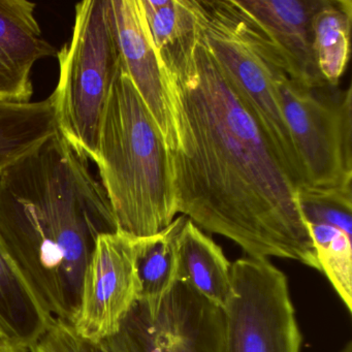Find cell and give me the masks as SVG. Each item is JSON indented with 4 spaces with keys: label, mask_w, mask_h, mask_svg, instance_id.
I'll return each instance as SVG.
<instances>
[{
    "label": "cell",
    "mask_w": 352,
    "mask_h": 352,
    "mask_svg": "<svg viewBox=\"0 0 352 352\" xmlns=\"http://www.w3.org/2000/svg\"><path fill=\"white\" fill-rule=\"evenodd\" d=\"M157 55L178 214L230 239L248 256L292 259L319 270L300 188L208 48L197 0L192 25Z\"/></svg>",
    "instance_id": "6da1fadb"
},
{
    "label": "cell",
    "mask_w": 352,
    "mask_h": 352,
    "mask_svg": "<svg viewBox=\"0 0 352 352\" xmlns=\"http://www.w3.org/2000/svg\"><path fill=\"white\" fill-rule=\"evenodd\" d=\"M116 230L89 160L59 133L0 176V243L55 320L73 324L96 240Z\"/></svg>",
    "instance_id": "7a4b0ae2"
},
{
    "label": "cell",
    "mask_w": 352,
    "mask_h": 352,
    "mask_svg": "<svg viewBox=\"0 0 352 352\" xmlns=\"http://www.w3.org/2000/svg\"><path fill=\"white\" fill-rule=\"evenodd\" d=\"M94 162L117 230L144 238L174 221L178 211L168 150L122 63L104 109Z\"/></svg>",
    "instance_id": "3957f363"
},
{
    "label": "cell",
    "mask_w": 352,
    "mask_h": 352,
    "mask_svg": "<svg viewBox=\"0 0 352 352\" xmlns=\"http://www.w3.org/2000/svg\"><path fill=\"white\" fill-rule=\"evenodd\" d=\"M197 3L208 48L250 107L302 191V166L284 120L278 88L282 74H290L283 55L236 0H197Z\"/></svg>",
    "instance_id": "277c9868"
},
{
    "label": "cell",
    "mask_w": 352,
    "mask_h": 352,
    "mask_svg": "<svg viewBox=\"0 0 352 352\" xmlns=\"http://www.w3.org/2000/svg\"><path fill=\"white\" fill-rule=\"evenodd\" d=\"M56 57L59 78L51 98L58 133L94 162L104 109L121 67L109 0L76 5L71 41Z\"/></svg>",
    "instance_id": "5b68a950"
},
{
    "label": "cell",
    "mask_w": 352,
    "mask_h": 352,
    "mask_svg": "<svg viewBox=\"0 0 352 352\" xmlns=\"http://www.w3.org/2000/svg\"><path fill=\"white\" fill-rule=\"evenodd\" d=\"M278 88L302 166L300 193L352 197L351 86L306 85L284 72Z\"/></svg>",
    "instance_id": "8992f818"
},
{
    "label": "cell",
    "mask_w": 352,
    "mask_h": 352,
    "mask_svg": "<svg viewBox=\"0 0 352 352\" xmlns=\"http://www.w3.org/2000/svg\"><path fill=\"white\" fill-rule=\"evenodd\" d=\"M232 296L223 312L222 352H300L302 335L287 278L269 259L232 263Z\"/></svg>",
    "instance_id": "52a82bcc"
},
{
    "label": "cell",
    "mask_w": 352,
    "mask_h": 352,
    "mask_svg": "<svg viewBox=\"0 0 352 352\" xmlns=\"http://www.w3.org/2000/svg\"><path fill=\"white\" fill-rule=\"evenodd\" d=\"M113 352H222L223 312L182 282L162 300H138L116 335Z\"/></svg>",
    "instance_id": "ba28073f"
},
{
    "label": "cell",
    "mask_w": 352,
    "mask_h": 352,
    "mask_svg": "<svg viewBox=\"0 0 352 352\" xmlns=\"http://www.w3.org/2000/svg\"><path fill=\"white\" fill-rule=\"evenodd\" d=\"M135 241L120 230L98 236L86 265L79 308L71 325L80 337L96 343L110 339L140 300Z\"/></svg>",
    "instance_id": "9c48e42d"
},
{
    "label": "cell",
    "mask_w": 352,
    "mask_h": 352,
    "mask_svg": "<svg viewBox=\"0 0 352 352\" xmlns=\"http://www.w3.org/2000/svg\"><path fill=\"white\" fill-rule=\"evenodd\" d=\"M36 10L28 0H0V102H32L34 65L56 57L58 50L44 38Z\"/></svg>",
    "instance_id": "30bf717a"
},
{
    "label": "cell",
    "mask_w": 352,
    "mask_h": 352,
    "mask_svg": "<svg viewBox=\"0 0 352 352\" xmlns=\"http://www.w3.org/2000/svg\"><path fill=\"white\" fill-rule=\"evenodd\" d=\"M109 6L123 69L151 113L168 149L170 125L162 69L141 0H109Z\"/></svg>",
    "instance_id": "8fae6325"
},
{
    "label": "cell",
    "mask_w": 352,
    "mask_h": 352,
    "mask_svg": "<svg viewBox=\"0 0 352 352\" xmlns=\"http://www.w3.org/2000/svg\"><path fill=\"white\" fill-rule=\"evenodd\" d=\"M279 49L294 79L310 86L327 83L312 49V18L322 0H236Z\"/></svg>",
    "instance_id": "7c38bea8"
},
{
    "label": "cell",
    "mask_w": 352,
    "mask_h": 352,
    "mask_svg": "<svg viewBox=\"0 0 352 352\" xmlns=\"http://www.w3.org/2000/svg\"><path fill=\"white\" fill-rule=\"evenodd\" d=\"M177 281L221 310L232 296V263L221 247L188 218L179 236Z\"/></svg>",
    "instance_id": "4fadbf2b"
},
{
    "label": "cell",
    "mask_w": 352,
    "mask_h": 352,
    "mask_svg": "<svg viewBox=\"0 0 352 352\" xmlns=\"http://www.w3.org/2000/svg\"><path fill=\"white\" fill-rule=\"evenodd\" d=\"M54 320L0 243V333L6 343L30 350Z\"/></svg>",
    "instance_id": "5bb4252c"
},
{
    "label": "cell",
    "mask_w": 352,
    "mask_h": 352,
    "mask_svg": "<svg viewBox=\"0 0 352 352\" xmlns=\"http://www.w3.org/2000/svg\"><path fill=\"white\" fill-rule=\"evenodd\" d=\"M57 133L51 96L26 104L0 102V176Z\"/></svg>",
    "instance_id": "9a60e30c"
},
{
    "label": "cell",
    "mask_w": 352,
    "mask_h": 352,
    "mask_svg": "<svg viewBox=\"0 0 352 352\" xmlns=\"http://www.w3.org/2000/svg\"><path fill=\"white\" fill-rule=\"evenodd\" d=\"M351 0H322L312 18V49L319 75L339 86L350 57Z\"/></svg>",
    "instance_id": "2e32d148"
},
{
    "label": "cell",
    "mask_w": 352,
    "mask_h": 352,
    "mask_svg": "<svg viewBox=\"0 0 352 352\" xmlns=\"http://www.w3.org/2000/svg\"><path fill=\"white\" fill-rule=\"evenodd\" d=\"M187 217L180 215L153 236L135 238V263L141 283L140 300L157 302L177 282L179 236Z\"/></svg>",
    "instance_id": "e0dca14e"
},
{
    "label": "cell",
    "mask_w": 352,
    "mask_h": 352,
    "mask_svg": "<svg viewBox=\"0 0 352 352\" xmlns=\"http://www.w3.org/2000/svg\"><path fill=\"white\" fill-rule=\"evenodd\" d=\"M310 232L319 271L323 272L333 289L352 311L351 234L333 226L306 222Z\"/></svg>",
    "instance_id": "ac0fdd59"
},
{
    "label": "cell",
    "mask_w": 352,
    "mask_h": 352,
    "mask_svg": "<svg viewBox=\"0 0 352 352\" xmlns=\"http://www.w3.org/2000/svg\"><path fill=\"white\" fill-rule=\"evenodd\" d=\"M156 50L178 40L192 25L195 0H141Z\"/></svg>",
    "instance_id": "d6986e66"
},
{
    "label": "cell",
    "mask_w": 352,
    "mask_h": 352,
    "mask_svg": "<svg viewBox=\"0 0 352 352\" xmlns=\"http://www.w3.org/2000/svg\"><path fill=\"white\" fill-rule=\"evenodd\" d=\"M30 352H113L104 343L80 337L73 327L54 320L48 331L30 348Z\"/></svg>",
    "instance_id": "ffe728a7"
},
{
    "label": "cell",
    "mask_w": 352,
    "mask_h": 352,
    "mask_svg": "<svg viewBox=\"0 0 352 352\" xmlns=\"http://www.w3.org/2000/svg\"><path fill=\"white\" fill-rule=\"evenodd\" d=\"M0 352H30V350L8 343H0Z\"/></svg>",
    "instance_id": "44dd1931"
},
{
    "label": "cell",
    "mask_w": 352,
    "mask_h": 352,
    "mask_svg": "<svg viewBox=\"0 0 352 352\" xmlns=\"http://www.w3.org/2000/svg\"><path fill=\"white\" fill-rule=\"evenodd\" d=\"M340 352H352V342L349 341Z\"/></svg>",
    "instance_id": "7402d4cb"
},
{
    "label": "cell",
    "mask_w": 352,
    "mask_h": 352,
    "mask_svg": "<svg viewBox=\"0 0 352 352\" xmlns=\"http://www.w3.org/2000/svg\"><path fill=\"white\" fill-rule=\"evenodd\" d=\"M0 343H6L5 339H3V335L0 333Z\"/></svg>",
    "instance_id": "603a6c76"
}]
</instances>
